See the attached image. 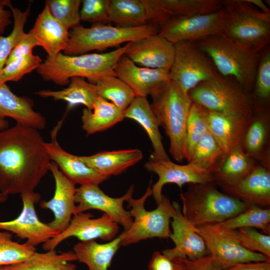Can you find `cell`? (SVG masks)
Segmentation results:
<instances>
[{"instance_id": "obj_28", "label": "cell", "mask_w": 270, "mask_h": 270, "mask_svg": "<svg viewBox=\"0 0 270 270\" xmlns=\"http://www.w3.org/2000/svg\"><path fill=\"white\" fill-rule=\"evenodd\" d=\"M256 164V161L244 150L242 145L232 148L217 163L212 176L218 186L234 184L246 176Z\"/></svg>"}, {"instance_id": "obj_1", "label": "cell", "mask_w": 270, "mask_h": 270, "mask_svg": "<svg viewBox=\"0 0 270 270\" xmlns=\"http://www.w3.org/2000/svg\"><path fill=\"white\" fill-rule=\"evenodd\" d=\"M52 160L38 130L18 123L0 132V192L34 191Z\"/></svg>"}, {"instance_id": "obj_3", "label": "cell", "mask_w": 270, "mask_h": 270, "mask_svg": "<svg viewBox=\"0 0 270 270\" xmlns=\"http://www.w3.org/2000/svg\"><path fill=\"white\" fill-rule=\"evenodd\" d=\"M180 198L182 213L194 228L222 222L250 205L220 191L214 182L190 184Z\"/></svg>"}, {"instance_id": "obj_15", "label": "cell", "mask_w": 270, "mask_h": 270, "mask_svg": "<svg viewBox=\"0 0 270 270\" xmlns=\"http://www.w3.org/2000/svg\"><path fill=\"white\" fill-rule=\"evenodd\" d=\"M98 186L96 184H86L76 188L74 198L75 202L78 204L76 214L89 210H100L109 216L118 225L122 226L124 231L128 230L133 222V218L130 211L124 208V204L132 196L134 185L120 198L110 196Z\"/></svg>"}, {"instance_id": "obj_10", "label": "cell", "mask_w": 270, "mask_h": 270, "mask_svg": "<svg viewBox=\"0 0 270 270\" xmlns=\"http://www.w3.org/2000/svg\"><path fill=\"white\" fill-rule=\"evenodd\" d=\"M174 44V56L170 78L186 94L219 74L196 42L183 41Z\"/></svg>"}, {"instance_id": "obj_11", "label": "cell", "mask_w": 270, "mask_h": 270, "mask_svg": "<svg viewBox=\"0 0 270 270\" xmlns=\"http://www.w3.org/2000/svg\"><path fill=\"white\" fill-rule=\"evenodd\" d=\"M224 20V8L207 14L172 18L160 28L158 34L173 44L183 41L196 42L223 34Z\"/></svg>"}, {"instance_id": "obj_45", "label": "cell", "mask_w": 270, "mask_h": 270, "mask_svg": "<svg viewBox=\"0 0 270 270\" xmlns=\"http://www.w3.org/2000/svg\"><path fill=\"white\" fill-rule=\"evenodd\" d=\"M253 88L259 100H267L270 96V51L267 49L260 54Z\"/></svg>"}, {"instance_id": "obj_6", "label": "cell", "mask_w": 270, "mask_h": 270, "mask_svg": "<svg viewBox=\"0 0 270 270\" xmlns=\"http://www.w3.org/2000/svg\"><path fill=\"white\" fill-rule=\"evenodd\" d=\"M223 34L260 52L270 40V14L247 0H224Z\"/></svg>"}, {"instance_id": "obj_9", "label": "cell", "mask_w": 270, "mask_h": 270, "mask_svg": "<svg viewBox=\"0 0 270 270\" xmlns=\"http://www.w3.org/2000/svg\"><path fill=\"white\" fill-rule=\"evenodd\" d=\"M188 94L192 100L205 109L252 118V102L239 86L220 74L201 82Z\"/></svg>"}, {"instance_id": "obj_2", "label": "cell", "mask_w": 270, "mask_h": 270, "mask_svg": "<svg viewBox=\"0 0 270 270\" xmlns=\"http://www.w3.org/2000/svg\"><path fill=\"white\" fill-rule=\"evenodd\" d=\"M130 42L103 54L68 56L60 52L52 58L47 57L37 68V72L44 80L60 86L69 84L73 77L86 78L90 82L94 84L104 76H117L114 68Z\"/></svg>"}, {"instance_id": "obj_24", "label": "cell", "mask_w": 270, "mask_h": 270, "mask_svg": "<svg viewBox=\"0 0 270 270\" xmlns=\"http://www.w3.org/2000/svg\"><path fill=\"white\" fill-rule=\"evenodd\" d=\"M30 98L13 93L6 84L0 85V118L10 117L16 123L37 130L44 128L46 118L34 108Z\"/></svg>"}, {"instance_id": "obj_54", "label": "cell", "mask_w": 270, "mask_h": 270, "mask_svg": "<svg viewBox=\"0 0 270 270\" xmlns=\"http://www.w3.org/2000/svg\"><path fill=\"white\" fill-rule=\"evenodd\" d=\"M8 198V196L0 192V204L6 202Z\"/></svg>"}, {"instance_id": "obj_4", "label": "cell", "mask_w": 270, "mask_h": 270, "mask_svg": "<svg viewBox=\"0 0 270 270\" xmlns=\"http://www.w3.org/2000/svg\"><path fill=\"white\" fill-rule=\"evenodd\" d=\"M196 44L211 58L220 75L234 78L243 90L253 89L260 52L223 34L207 38Z\"/></svg>"}, {"instance_id": "obj_14", "label": "cell", "mask_w": 270, "mask_h": 270, "mask_svg": "<svg viewBox=\"0 0 270 270\" xmlns=\"http://www.w3.org/2000/svg\"><path fill=\"white\" fill-rule=\"evenodd\" d=\"M90 212H78L74 215L68 228L54 237L43 244L45 251L55 250L65 240L75 237L80 242L96 240L110 241L116 238L120 230L118 224L108 214L92 218Z\"/></svg>"}, {"instance_id": "obj_44", "label": "cell", "mask_w": 270, "mask_h": 270, "mask_svg": "<svg viewBox=\"0 0 270 270\" xmlns=\"http://www.w3.org/2000/svg\"><path fill=\"white\" fill-rule=\"evenodd\" d=\"M42 60L37 55L28 54L6 65L0 72V85L8 81L18 82L24 75L37 70Z\"/></svg>"}, {"instance_id": "obj_50", "label": "cell", "mask_w": 270, "mask_h": 270, "mask_svg": "<svg viewBox=\"0 0 270 270\" xmlns=\"http://www.w3.org/2000/svg\"><path fill=\"white\" fill-rule=\"evenodd\" d=\"M222 270H270V260L239 263Z\"/></svg>"}, {"instance_id": "obj_18", "label": "cell", "mask_w": 270, "mask_h": 270, "mask_svg": "<svg viewBox=\"0 0 270 270\" xmlns=\"http://www.w3.org/2000/svg\"><path fill=\"white\" fill-rule=\"evenodd\" d=\"M49 170L55 181V190L53 197L49 200H42V208L50 210L54 216L48 225L59 232L65 230L70 224L72 216L76 214V204L74 198L76 190V184L52 161Z\"/></svg>"}, {"instance_id": "obj_52", "label": "cell", "mask_w": 270, "mask_h": 270, "mask_svg": "<svg viewBox=\"0 0 270 270\" xmlns=\"http://www.w3.org/2000/svg\"><path fill=\"white\" fill-rule=\"evenodd\" d=\"M262 12L270 14V9L265 2L262 0H247Z\"/></svg>"}, {"instance_id": "obj_21", "label": "cell", "mask_w": 270, "mask_h": 270, "mask_svg": "<svg viewBox=\"0 0 270 270\" xmlns=\"http://www.w3.org/2000/svg\"><path fill=\"white\" fill-rule=\"evenodd\" d=\"M124 55L140 66L170 70L174 58V46L156 34L130 42Z\"/></svg>"}, {"instance_id": "obj_35", "label": "cell", "mask_w": 270, "mask_h": 270, "mask_svg": "<svg viewBox=\"0 0 270 270\" xmlns=\"http://www.w3.org/2000/svg\"><path fill=\"white\" fill-rule=\"evenodd\" d=\"M214 225L227 230L242 228H258L264 234L270 235V208L249 205L244 210Z\"/></svg>"}, {"instance_id": "obj_40", "label": "cell", "mask_w": 270, "mask_h": 270, "mask_svg": "<svg viewBox=\"0 0 270 270\" xmlns=\"http://www.w3.org/2000/svg\"><path fill=\"white\" fill-rule=\"evenodd\" d=\"M224 155L218 142L208 131L195 146L190 162L212 174Z\"/></svg>"}, {"instance_id": "obj_43", "label": "cell", "mask_w": 270, "mask_h": 270, "mask_svg": "<svg viewBox=\"0 0 270 270\" xmlns=\"http://www.w3.org/2000/svg\"><path fill=\"white\" fill-rule=\"evenodd\" d=\"M228 230L244 248L261 254L270 260V235L252 228Z\"/></svg>"}, {"instance_id": "obj_30", "label": "cell", "mask_w": 270, "mask_h": 270, "mask_svg": "<svg viewBox=\"0 0 270 270\" xmlns=\"http://www.w3.org/2000/svg\"><path fill=\"white\" fill-rule=\"evenodd\" d=\"M36 94L42 98L66 101L69 109L83 104L90 110L93 109L96 102L100 96L94 84L87 82L84 78L80 77L72 78L68 86L62 90H42Z\"/></svg>"}, {"instance_id": "obj_16", "label": "cell", "mask_w": 270, "mask_h": 270, "mask_svg": "<svg viewBox=\"0 0 270 270\" xmlns=\"http://www.w3.org/2000/svg\"><path fill=\"white\" fill-rule=\"evenodd\" d=\"M144 166L148 172L156 174L157 182L152 186V196L158 204L161 200L162 190L168 184H174L180 188L186 184H206L214 182L212 174L196 164L188 162L179 164L170 160L150 158Z\"/></svg>"}, {"instance_id": "obj_48", "label": "cell", "mask_w": 270, "mask_h": 270, "mask_svg": "<svg viewBox=\"0 0 270 270\" xmlns=\"http://www.w3.org/2000/svg\"><path fill=\"white\" fill-rule=\"evenodd\" d=\"M38 46L40 45L37 40L30 30L28 33L24 34L13 49L6 62V65L20 58L32 54L33 48Z\"/></svg>"}, {"instance_id": "obj_23", "label": "cell", "mask_w": 270, "mask_h": 270, "mask_svg": "<svg viewBox=\"0 0 270 270\" xmlns=\"http://www.w3.org/2000/svg\"><path fill=\"white\" fill-rule=\"evenodd\" d=\"M204 109L208 130L216 140L224 154L234 147L242 145L253 116L249 118Z\"/></svg>"}, {"instance_id": "obj_36", "label": "cell", "mask_w": 270, "mask_h": 270, "mask_svg": "<svg viewBox=\"0 0 270 270\" xmlns=\"http://www.w3.org/2000/svg\"><path fill=\"white\" fill-rule=\"evenodd\" d=\"M94 84L100 97L110 100L123 112L136 97L130 87L116 76H104Z\"/></svg>"}, {"instance_id": "obj_25", "label": "cell", "mask_w": 270, "mask_h": 270, "mask_svg": "<svg viewBox=\"0 0 270 270\" xmlns=\"http://www.w3.org/2000/svg\"><path fill=\"white\" fill-rule=\"evenodd\" d=\"M30 31L50 58L64 51L69 40L68 30L51 15L46 5Z\"/></svg>"}, {"instance_id": "obj_34", "label": "cell", "mask_w": 270, "mask_h": 270, "mask_svg": "<svg viewBox=\"0 0 270 270\" xmlns=\"http://www.w3.org/2000/svg\"><path fill=\"white\" fill-rule=\"evenodd\" d=\"M167 14L172 18L212 14L223 8L221 0H159Z\"/></svg>"}, {"instance_id": "obj_20", "label": "cell", "mask_w": 270, "mask_h": 270, "mask_svg": "<svg viewBox=\"0 0 270 270\" xmlns=\"http://www.w3.org/2000/svg\"><path fill=\"white\" fill-rule=\"evenodd\" d=\"M220 188L224 192L248 204L270 208V164H256L240 180L231 184Z\"/></svg>"}, {"instance_id": "obj_46", "label": "cell", "mask_w": 270, "mask_h": 270, "mask_svg": "<svg viewBox=\"0 0 270 270\" xmlns=\"http://www.w3.org/2000/svg\"><path fill=\"white\" fill-rule=\"evenodd\" d=\"M110 0H83L80 10V20L90 23L102 24L108 21Z\"/></svg>"}, {"instance_id": "obj_29", "label": "cell", "mask_w": 270, "mask_h": 270, "mask_svg": "<svg viewBox=\"0 0 270 270\" xmlns=\"http://www.w3.org/2000/svg\"><path fill=\"white\" fill-rule=\"evenodd\" d=\"M120 242L119 236L104 244L96 240L80 242L74 246L73 251L76 260L85 264L88 270H108Z\"/></svg>"}, {"instance_id": "obj_55", "label": "cell", "mask_w": 270, "mask_h": 270, "mask_svg": "<svg viewBox=\"0 0 270 270\" xmlns=\"http://www.w3.org/2000/svg\"><path fill=\"white\" fill-rule=\"evenodd\" d=\"M0 270H4L2 266H0Z\"/></svg>"}, {"instance_id": "obj_7", "label": "cell", "mask_w": 270, "mask_h": 270, "mask_svg": "<svg viewBox=\"0 0 270 270\" xmlns=\"http://www.w3.org/2000/svg\"><path fill=\"white\" fill-rule=\"evenodd\" d=\"M160 28L152 24L122 28L94 24L86 28L80 25L72 30L63 54L78 56L93 50H104L125 42H133L158 33Z\"/></svg>"}, {"instance_id": "obj_8", "label": "cell", "mask_w": 270, "mask_h": 270, "mask_svg": "<svg viewBox=\"0 0 270 270\" xmlns=\"http://www.w3.org/2000/svg\"><path fill=\"white\" fill-rule=\"evenodd\" d=\"M151 195L152 190L150 183L142 197L134 198L131 196L127 200L128 206L131 208L130 211L133 222L128 230L123 231L118 236L121 239V246H128L148 238H169L174 208L168 198L162 194L156 209L146 210L145 202Z\"/></svg>"}, {"instance_id": "obj_32", "label": "cell", "mask_w": 270, "mask_h": 270, "mask_svg": "<svg viewBox=\"0 0 270 270\" xmlns=\"http://www.w3.org/2000/svg\"><path fill=\"white\" fill-rule=\"evenodd\" d=\"M76 260L73 250L58 254L55 250L36 252L28 260L15 264L2 266L4 270H76L71 262Z\"/></svg>"}, {"instance_id": "obj_19", "label": "cell", "mask_w": 270, "mask_h": 270, "mask_svg": "<svg viewBox=\"0 0 270 270\" xmlns=\"http://www.w3.org/2000/svg\"><path fill=\"white\" fill-rule=\"evenodd\" d=\"M114 72L136 96H152L170 80L168 70L140 66L124 55L118 60Z\"/></svg>"}, {"instance_id": "obj_53", "label": "cell", "mask_w": 270, "mask_h": 270, "mask_svg": "<svg viewBox=\"0 0 270 270\" xmlns=\"http://www.w3.org/2000/svg\"><path fill=\"white\" fill-rule=\"evenodd\" d=\"M8 122L4 118H0V132L8 128Z\"/></svg>"}, {"instance_id": "obj_33", "label": "cell", "mask_w": 270, "mask_h": 270, "mask_svg": "<svg viewBox=\"0 0 270 270\" xmlns=\"http://www.w3.org/2000/svg\"><path fill=\"white\" fill-rule=\"evenodd\" d=\"M108 21L122 28L148 24L146 11L142 0H110Z\"/></svg>"}, {"instance_id": "obj_22", "label": "cell", "mask_w": 270, "mask_h": 270, "mask_svg": "<svg viewBox=\"0 0 270 270\" xmlns=\"http://www.w3.org/2000/svg\"><path fill=\"white\" fill-rule=\"evenodd\" d=\"M62 122L51 131V141L46 142V146L52 162H55L63 174L75 184L99 185L109 178L102 176L80 160L77 156L64 150L56 140Z\"/></svg>"}, {"instance_id": "obj_51", "label": "cell", "mask_w": 270, "mask_h": 270, "mask_svg": "<svg viewBox=\"0 0 270 270\" xmlns=\"http://www.w3.org/2000/svg\"><path fill=\"white\" fill-rule=\"evenodd\" d=\"M10 2L8 0H0V34H2L6 26L12 23V12L4 8Z\"/></svg>"}, {"instance_id": "obj_5", "label": "cell", "mask_w": 270, "mask_h": 270, "mask_svg": "<svg viewBox=\"0 0 270 270\" xmlns=\"http://www.w3.org/2000/svg\"><path fill=\"white\" fill-rule=\"evenodd\" d=\"M152 98L150 107L169 138V152L181 162L184 159L186 122L192 101L171 80Z\"/></svg>"}, {"instance_id": "obj_27", "label": "cell", "mask_w": 270, "mask_h": 270, "mask_svg": "<svg viewBox=\"0 0 270 270\" xmlns=\"http://www.w3.org/2000/svg\"><path fill=\"white\" fill-rule=\"evenodd\" d=\"M138 149L102 152L90 156H78V159L99 174L110 178L118 175L142 160Z\"/></svg>"}, {"instance_id": "obj_17", "label": "cell", "mask_w": 270, "mask_h": 270, "mask_svg": "<svg viewBox=\"0 0 270 270\" xmlns=\"http://www.w3.org/2000/svg\"><path fill=\"white\" fill-rule=\"evenodd\" d=\"M172 204L174 212L170 222L172 232L169 238L174 246L162 252L169 258L177 257L191 260L208 254L204 240L184 217L180 204L176 202H173Z\"/></svg>"}, {"instance_id": "obj_31", "label": "cell", "mask_w": 270, "mask_h": 270, "mask_svg": "<svg viewBox=\"0 0 270 270\" xmlns=\"http://www.w3.org/2000/svg\"><path fill=\"white\" fill-rule=\"evenodd\" d=\"M82 128L88 135L104 131L124 120L123 112L100 96L92 110L86 108L82 116Z\"/></svg>"}, {"instance_id": "obj_47", "label": "cell", "mask_w": 270, "mask_h": 270, "mask_svg": "<svg viewBox=\"0 0 270 270\" xmlns=\"http://www.w3.org/2000/svg\"><path fill=\"white\" fill-rule=\"evenodd\" d=\"M148 270H186L184 259L169 258L162 252H154L148 265Z\"/></svg>"}, {"instance_id": "obj_13", "label": "cell", "mask_w": 270, "mask_h": 270, "mask_svg": "<svg viewBox=\"0 0 270 270\" xmlns=\"http://www.w3.org/2000/svg\"><path fill=\"white\" fill-rule=\"evenodd\" d=\"M20 194L23 204L20 214L12 220L0 222V230L26 240V243L32 247L44 244L58 234V230L41 222L36 214L34 205L39 202L40 195L34 191Z\"/></svg>"}, {"instance_id": "obj_37", "label": "cell", "mask_w": 270, "mask_h": 270, "mask_svg": "<svg viewBox=\"0 0 270 270\" xmlns=\"http://www.w3.org/2000/svg\"><path fill=\"white\" fill-rule=\"evenodd\" d=\"M266 116L254 114L245 134L242 146L245 152L256 162H269L263 152L267 139Z\"/></svg>"}, {"instance_id": "obj_38", "label": "cell", "mask_w": 270, "mask_h": 270, "mask_svg": "<svg viewBox=\"0 0 270 270\" xmlns=\"http://www.w3.org/2000/svg\"><path fill=\"white\" fill-rule=\"evenodd\" d=\"M208 131L204 108L192 102L186 126L184 159L188 162L195 146Z\"/></svg>"}, {"instance_id": "obj_42", "label": "cell", "mask_w": 270, "mask_h": 270, "mask_svg": "<svg viewBox=\"0 0 270 270\" xmlns=\"http://www.w3.org/2000/svg\"><path fill=\"white\" fill-rule=\"evenodd\" d=\"M80 0H46L51 15L68 30L80 26Z\"/></svg>"}, {"instance_id": "obj_41", "label": "cell", "mask_w": 270, "mask_h": 270, "mask_svg": "<svg viewBox=\"0 0 270 270\" xmlns=\"http://www.w3.org/2000/svg\"><path fill=\"white\" fill-rule=\"evenodd\" d=\"M36 247L12 240V234L0 230V266H8L23 262L36 252Z\"/></svg>"}, {"instance_id": "obj_39", "label": "cell", "mask_w": 270, "mask_h": 270, "mask_svg": "<svg viewBox=\"0 0 270 270\" xmlns=\"http://www.w3.org/2000/svg\"><path fill=\"white\" fill-rule=\"evenodd\" d=\"M8 6L10 8L13 16L14 24L12 30L8 36H0V72L5 66L11 52L26 34L24 27L30 12V6L22 11L12 6L10 2Z\"/></svg>"}, {"instance_id": "obj_49", "label": "cell", "mask_w": 270, "mask_h": 270, "mask_svg": "<svg viewBox=\"0 0 270 270\" xmlns=\"http://www.w3.org/2000/svg\"><path fill=\"white\" fill-rule=\"evenodd\" d=\"M184 259L186 266V270H222L210 254L192 260Z\"/></svg>"}, {"instance_id": "obj_26", "label": "cell", "mask_w": 270, "mask_h": 270, "mask_svg": "<svg viewBox=\"0 0 270 270\" xmlns=\"http://www.w3.org/2000/svg\"><path fill=\"white\" fill-rule=\"evenodd\" d=\"M123 114L124 118L136 122L146 132L154 150L150 158L170 160L162 142L159 122L146 98L136 96Z\"/></svg>"}, {"instance_id": "obj_12", "label": "cell", "mask_w": 270, "mask_h": 270, "mask_svg": "<svg viewBox=\"0 0 270 270\" xmlns=\"http://www.w3.org/2000/svg\"><path fill=\"white\" fill-rule=\"evenodd\" d=\"M194 229L204 240L209 254L222 270L239 263L270 260L261 254L244 248L228 230L215 225Z\"/></svg>"}]
</instances>
